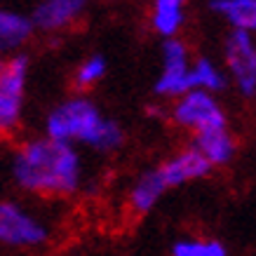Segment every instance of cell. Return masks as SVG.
Instances as JSON below:
<instances>
[{"instance_id": "obj_1", "label": "cell", "mask_w": 256, "mask_h": 256, "mask_svg": "<svg viewBox=\"0 0 256 256\" xmlns=\"http://www.w3.org/2000/svg\"><path fill=\"white\" fill-rule=\"evenodd\" d=\"M12 178L26 193L66 198L82 186V160L76 146L36 136L14 150Z\"/></svg>"}, {"instance_id": "obj_2", "label": "cell", "mask_w": 256, "mask_h": 256, "mask_svg": "<svg viewBox=\"0 0 256 256\" xmlns=\"http://www.w3.org/2000/svg\"><path fill=\"white\" fill-rule=\"evenodd\" d=\"M45 136L70 146L85 144L94 150H116L124 141L122 127L87 96H70L56 104L45 118Z\"/></svg>"}, {"instance_id": "obj_3", "label": "cell", "mask_w": 256, "mask_h": 256, "mask_svg": "<svg viewBox=\"0 0 256 256\" xmlns=\"http://www.w3.org/2000/svg\"><path fill=\"white\" fill-rule=\"evenodd\" d=\"M28 85V56L12 54L0 68V134H14L24 118Z\"/></svg>"}, {"instance_id": "obj_4", "label": "cell", "mask_w": 256, "mask_h": 256, "mask_svg": "<svg viewBox=\"0 0 256 256\" xmlns=\"http://www.w3.org/2000/svg\"><path fill=\"white\" fill-rule=\"evenodd\" d=\"M50 240V228L42 218L19 202L0 200V244L14 249H36Z\"/></svg>"}, {"instance_id": "obj_5", "label": "cell", "mask_w": 256, "mask_h": 256, "mask_svg": "<svg viewBox=\"0 0 256 256\" xmlns=\"http://www.w3.org/2000/svg\"><path fill=\"white\" fill-rule=\"evenodd\" d=\"M172 120L178 127L193 132V136L218 127H228V118L216 101V94L202 92V90H190L188 94L178 96L172 108Z\"/></svg>"}, {"instance_id": "obj_6", "label": "cell", "mask_w": 256, "mask_h": 256, "mask_svg": "<svg viewBox=\"0 0 256 256\" xmlns=\"http://www.w3.org/2000/svg\"><path fill=\"white\" fill-rule=\"evenodd\" d=\"M224 64L228 80L244 96L256 94V38L252 33L230 31L224 40Z\"/></svg>"}, {"instance_id": "obj_7", "label": "cell", "mask_w": 256, "mask_h": 256, "mask_svg": "<svg viewBox=\"0 0 256 256\" xmlns=\"http://www.w3.org/2000/svg\"><path fill=\"white\" fill-rule=\"evenodd\" d=\"M190 68H193V62L188 54V47L176 38L164 40L162 66H160V76L156 80V94L167 96V99H178V96L188 94L193 90Z\"/></svg>"}, {"instance_id": "obj_8", "label": "cell", "mask_w": 256, "mask_h": 256, "mask_svg": "<svg viewBox=\"0 0 256 256\" xmlns=\"http://www.w3.org/2000/svg\"><path fill=\"white\" fill-rule=\"evenodd\" d=\"M158 172H160V176H162L167 188H178V186H184V184H190V181H198V178L207 176L212 172V164L190 146V148H184V150L174 153L172 158H167L158 167Z\"/></svg>"}, {"instance_id": "obj_9", "label": "cell", "mask_w": 256, "mask_h": 256, "mask_svg": "<svg viewBox=\"0 0 256 256\" xmlns=\"http://www.w3.org/2000/svg\"><path fill=\"white\" fill-rule=\"evenodd\" d=\"M87 0H40L31 14V22L40 31H62L76 22Z\"/></svg>"}, {"instance_id": "obj_10", "label": "cell", "mask_w": 256, "mask_h": 256, "mask_svg": "<svg viewBox=\"0 0 256 256\" xmlns=\"http://www.w3.org/2000/svg\"><path fill=\"white\" fill-rule=\"evenodd\" d=\"M193 148L212 167H224L233 160L238 146H235V136L230 134V130L218 127V130H210V132L193 136Z\"/></svg>"}, {"instance_id": "obj_11", "label": "cell", "mask_w": 256, "mask_h": 256, "mask_svg": "<svg viewBox=\"0 0 256 256\" xmlns=\"http://www.w3.org/2000/svg\"><path fill=\"white\" fill-rule=\"evenodd\" d=\"M170 188L164 186L160 172L148 170L144 172L136 181L130 188V195H127V202H130V210L134 214H148L150 210H156V204L162 200V195L167 193Z\"/></svg>"}, {"instance_id": "obj_12", "label": "cell", "mask_w": 256, "mask_h": 256, "mask_svg": "<svg viewBox=\"0 0 256 256\" xmlns=\"http://www.w3.org/2000/svg\"><path fill=\"white\" fill-rule=\"evenodd\" d=\"M36 26H33L31 16L19 12V10L0 8V52L8 54L24 47L31 40Z\"/></svg>"}, {"instance_id": "obj_13", "label": "cell", "mask_w": 256, "mask_h": 256, "mask_svg": "<svg viewBox=\"0 0 256 256\" xmlns=\"http://www.w3.org/2000/svg\"><path fill=\"white\" fill-rule=\"evenodd\" d=\"M188 0H153L150 5V26L164 40L176 38V33L186 24Z\"/></svg>"}, {"instance_id": "obj_14", "label": "cell", "mask_w": 256, "mask_h": 256, "mask_svg": "<svg viewBox=\"0 0 256 256\" xmlns=\"http://www.w3.org/2000/svg\"><path fill=\"white\" fill-rule=\"evenodd\" d=\"M210 8L228 22L230 31L256 33V0H212Z\"/></svg>"}, {"instance_id": "obj_15", "label": "cell", "mask_w": 256, "mask_h": 256, "mask_svg": "<svg viewBox=\"0 0 256 256\" xmlns=\"http://www.w3.org/2000/svg\"><path fill=\"white\" fill-rule=\"evenodd\" d=\"M190 82H193V90L216 94V92H221V90H226V85H228V73H226L214 59L200 56V59L193 62Z\"/></svg>"}, {"instance_id": "obj_16", "label": "cell", "mask_w": 256, "mask_h": 256, "mask_svg": "<svg viewBox=\"0 0 256 256\" xmlns=\"http://www.w3.org/2000/svg\"><path fill=\"white\" fill-rule=\"evenodd\" d=\"M172 256H228V249L214 238H184L172 244Z\"/></svg>"}, {"instance_id": "obj_17", "label": "cell", "mask_w": 256, "mask_h": 256, "mask_svg": "<svg viewBox=\"0 0 256 256\" xmlns=\"http://www.w3.org/2000/svg\"><path fill=\"white\" fill-rule=\"evenodd\" d=\"M106 70H108V62H106V56L104 54H90L85 62L78 64V68H76V85L80 90H85V87H94L99 82L104 76H106Z\"/></svg>"}, {"instance_id": "obj_18", "label": "cell", "mask_w": 256, "mask_h": 256, "mask_svg": "<svg viewBox=\"0 0 256 256\" xmlns=\"http://www.w3.org/2000/svg\"><path fill=\"white\" fill-rule=\"evenodd\" d=\"M8 59H10V56H5V54H2V52H0V68L5 66V62H8Z\"/></svg>"}]
</instances>
